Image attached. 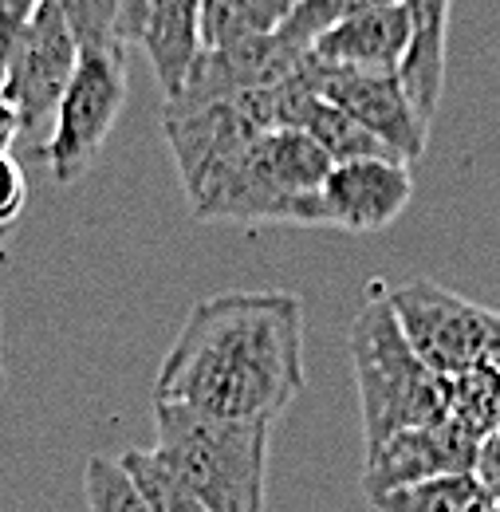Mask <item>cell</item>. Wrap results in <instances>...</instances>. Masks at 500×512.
Here are the masks:
<instances>
[{"instance_id":"30bf717a","label":"cell","mask_w":500,"mask_h":512,"mask_svg":"<svg viewBox=\"0 0 500 512\" xmlns=\"http://www.w3.org/2000/svg\"><path fill=\"white\" fill-rule=\"evenodd\" d=\"M481 446L461 434L449 418L426 430H410L390 438L386 446L367 453V473H363V489L375 501L382 493L430 481V477H445V473H473Z\"/></svg>"},{"instance_id":"3957f363","label":"cell","mask_w":500,"mask_h":512,"mask_svg":"<svg viewBox=\"0 0 500 512\" xmlns=\"http://www.w3.org/2000/svg\"><path fill=\"white\" fill-rule=\"evenodd\" d=\"M331 174V158L304 130H268L252 138L205 190L189 201L197 221L241 225H319L315 193Z\"/></svg>"},{"instance_id":"2e32d148","label":"cell","mask_w":500,"mask_h":512,"mask_svg":"<svg viewBox=\"0 0 500 512\" xmlns=\"http://www.w3.org/2000/svg\"><path fill=\"white\" fill-rule=\"evenodd\" d=\"M126 477L134 481V489L142 493L150 512H205V505L189 493V485L154 453V449H126L119 457Z\"/></svg>"},{"instance_id":"d4e9b609","label":"cell","mask_w":500,"mask_h":512,"mask_svg":"<svg viewBox=\"0 0 500 512\" xmlns=\"http://www.w3.org/2000/svg\"><path fill=\"white\" fill-rule=\"evenodd\" d=\"M0 390H4V367H0Z\"/></svg>"},{"instance_id":"ba28073f","label":"cell","mask_w":500,"mask_h":512,"mask_svg":"<svg viewBox=\"0 0 500 512\" xmlns=\"http://www.w3.org/2000/svg\"><path fill=\"white\" fill-rule=\"evenodd\" d=\"M79 67V40L71 36L63 12L44 0L24 36L16 40V52L8 60V79H4V103L16 111L20 134L36 130L44 119L56 115L63 91Z\"/></svg>"},{"instance_id":"5bb4252c","label":"cell","mask_w":500,"mask_h":512,"mask_svg":"<svg viewBox=\"0 0 500 512\" xmlns=\"http://www.w3.org/2000/svg\"><path fill=\"white\" fill-rule=\"evenodd\" d=\"M300 0H201V52L276 36Z\"/></svg>"},{"instance_id":"7c38bea8","label":"cell","mask_w":500,"mask_h":512,"mask_svg":"<svg viewBox=\"0 0 500 512\" xmlns=\"http://www.w3.org/2000/svg\"><path fill=\"white\" fill-rule=\"evenodd\" d=\"M138 44L150 56L162 103L178 99L201 56V0H146Z\"/></svg>"},{"instance_id":"6da1fadb","label":"cell","mask_w":500,"mask_h":512,"mask_svg":"<svg viewBox=\"0 0 500 512\" xmlns=\"http://www.w3.org/2000/svg\"><path fill=\"white\" fill-rule=\"evenodd\" d=\"M304 390V304L292 292H221L189 308L154 402L272 426Z\"/></svg>"},{"instance_id":"ac0fdd59","label":"cell","mask_w":500,"mask_h":512,"mask_svg":"<svg viewBox=\"0 0 500 512\" xmlns=\"http://www.w3.org/2000/svg\"><path fill=\"white\" fill-rule=\"evenodd\" d=\"M83 493H87V512H150L126 469L111 457H91L83 473Z\"/></svg>"},{"instance_id":"8992f818","label":"cell","mask_w":500,"mask_h":512,"mask_svg":"<svg viewBox=\"0 0 500 512\" xmlns=\"http://www.w3.org/2000/svg\"><path fill=\"white\" fill-rule=\"evenodd\" d=\"M126 48H91L79 52V67L52 115V138L44 142V162L60 186L79 182L107 134L115 130L126 103Z\"/></svg>"},{"instance_id":"5b68a950","label":"cell","mask_w":500,"mask_h":512,"mask_svg":"<svg viewBox=\"0 0 500 512\" xmlns=\"http://www.w3.org/2000/svg\"><path fill=\"white\" fill-rule=\"evenodd\" d=\"M414 355L445 383L500 359V312L449 292L438 280H410L386 292Z\"/></svg>"},{"instance_id":"44dd1931","label":"cell","mask_w":500,"mask_h":512,"mask_svg":"<svg viewBox=\"0 0 500 512\" xmlns=\"http://www.w3.org/2000/svg\"><path fill=\"white\" fill-rule=\"evenodd\" d=\"M28 201V178L12 154H0V229H12Z\"/></svg>"},{"instance_id":"8fae6325","label":"cell","mask_w":500,"mask_h":512,"mask_svg":"<svg viewBox=\"0 0 500 512\" xmlns=\"http://www.w3.org/2000/svg\"><path fill=\"white\" fill-rule=\"evenodd\" d=\"M406 52H410V16L398 0L335 24L308 48L315 64L363 71V75H398Z\"/></svg>"},{"instance_id":"603a6c76","label":"cell","mask_w":500,"mask_h":512,"mask_svg":"<svg viewBox=\"0 0 500 512\" xmlns=\"http://www.w3.org/2000/svg\"><path fill=\"white\" fill-rule=\"evenodd\" d=\"M473 512H500V501H493V497H485V501H481V505H477Z\"/></svg>"},{"instance_id":"e0dca14e","label":"cell","mask_w":500,"mask_h":512,"mask_svg":"<svg viewBox=\"0 0 500 512\" xmlns=\"http://www.w3.org/2000/svg\"><path fill=\"white\" fill-rule=\"evenodd\" d=\"M378 4H394V0H300V4L292 8V16L280 24L276 36H280L288 48L308 52L323 32H331L335 24H343V20L359 16V12H371Z\"/></svg>"},{"instance_id":"4fadbf2b","label":"cell","mask_w":500,"mask_h":512,"mask_svg":"<svg viewBox=\"0 0 500 512\" xmlns=\"http://www.w3.org/2000/svg\"><path fill=\"white\" fill-rule=\"evenodd\" d=\"M410 16V52L402 60V87L418 115L434 123L445 83V36H449V4L453 0H398Z\"/></svg>"},{"instance_id":"52a82bcc","label":"cell","mask_w":500,"mask_h":512,"mask_svg":"<svg viewBox=\"0 0 500 512\" xmlns=\"http://www.w3.org/2000/svg\"><path fill=\"white\" fill-rule=\"evenodd\" d=\"M308 87L331 107H339L347 119H355L363 130H371L398 162L410 166L426 154L430 123L418 115L398 75H363V71L323 67L308 56Z\"/></svg>"},{"instance_id":"7402d4cb","label":"cell","mask_w":500,"mask_h":512,"mask_svg":"<svg viewBox=\"0 0 500 512\" xmlns=\"http://www.w3.org/2000/svg\"><path fill=\"white\" fill-rule=\"evenodd\" d=\"M16 134H20V119H16V111H12V107L4 103V95H0V154L12 150Z\"/></svg>"},{"instance_id":"9a60e30c","label":"cell","mask_w":500,"mask_h":512,"mask_svg":"<svg viewBox=\"0 0 500 512\" xmlns=\"http://www.w3.org/2000/svg\"><path fill=\"white\" fill-rule=\"evenodd\" d=\"M485 501V489L473 473H445L394 493H382L371 505L378 512H473Z\"/></svg>"},{"instance_id":"9c48e42d","label":"cell","mask_w":500,"mask_h":512,"mask_svg":"<svg viewBox=\"0 0 500 512\" xmlns=\"http://www.w3.org/2000/svg\"><path fill=\"white\" fill-rule=\"evenodd\" d=\"M414 197V174L406 162H339L315 193L319 229L382 233L390 229Z\"/></svg>"},{"instance_id":"d6986e66","label":"cell","mask_w":500,"mask_h":512,"mask_svg":"<svg viewBox=\"0 0 500 512\" xmlns=\"http://www.w3.org/2000/svg\"><path fill=\"white\" fill-rule=\"evenodd\" d=\"M63 12L79 52L91 48H123L119 44V4L115 0H52Z\"/></svg>"},{"instance_id":"7a4b0ae2","label":"cell","mask_w":500,"mask_h":512,"mask_svg":"<svg viewBox=\"0 0 500 512\" xmlns=\"http://www.w3.org/2000/svg\"><path fill=\"white\" fill-rule=\"evenodd\" d=\"M351 371L363 406L367 453L386 446L398 434L438 426L449 414V383L438 379L406 343L402 327L390 312L386 288L375 284L363 308L347 327Z\"/></svg>"},{"instance_id":"ffe728a7","label":"cell","mask_w":500,"mask_h":512,"mask_svg":"<svg viewBox=\"0 0 500 512\" xmlns=\"http://www.w3.org/2000/svg\"><path fill=\"white\" fill-rule=\"evenodd\" d=\"M44 0H0V91L8 79V60L16 52V40L24 36V28L32 24V16L40 12Z\"/></svg>"},{"instance_id":"277c9868","label":"cell","mask_w":500,"mask_h":512,"mask_svg":"<svg viewBox=\"0 0 500 512\" xmlns=\"http://www.w3.org/2000/svg\"><path fill=\"white\" fill-rule=\"evenodd\" d=\"M154 430V453L186 481L205 512H264L268 426L154 402Z\"/></svg>"},{"instance_id":"cb8c5ba5","label":"cell","mask_w":500,"mask_h":512,"mask_svg":"<svg viewBox=\"0 0 500 512\" xmlns=\"http://www.w3.org/2000/svg\"><path fill=\"white\" fill-rule=\"evenodd\" d=\"M4 245H8V229H0V256H4Z\"/></svg>"}]
</instances>
